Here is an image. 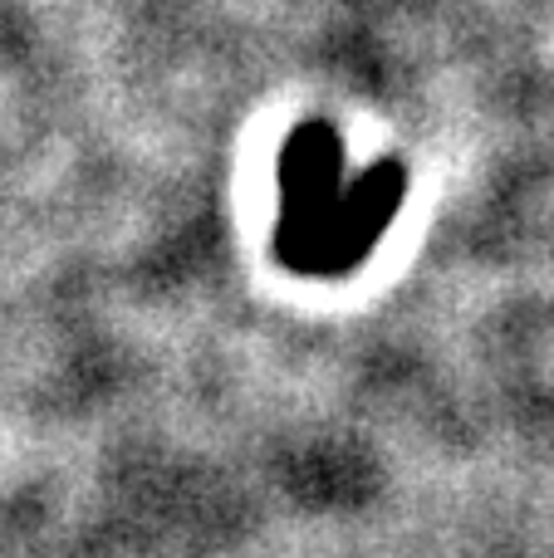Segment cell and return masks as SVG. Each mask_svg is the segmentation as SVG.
<instances>
[{
	"label": "cell",
	"instance_id": "obj_1",
	"mask_svg": "<svg viewBox=\"0 0 554 558\" xmlns=\"http://www.w3.org/2000/svg\"><path fill=\"white\" fill-rule=\"evenodd\" d=\"M408 192V167L378 162L344 182V147L329 123H300L280 153V226L275 255L300 275H344L369 260Z\"/></svg>",
	"mask_w": 554,
	"mask_h": 558
}]
</instances>
